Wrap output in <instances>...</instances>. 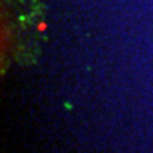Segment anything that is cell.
<instances>
[{
  "label": "cell",
  "instance_id": "1",
  "mask_svg": "<svg viewBox=\"0 0 153 153\" xmlns=\"http://www.w3.org/2000/svg\"><path fill=\"white\" fill-rule=\"evenodd\" d=\"M37 29H38V31H45V29H47V24L45 23H40L37 26Z\"/></svg>",
  "mask_w": 153,
  "mask_h": 153
}]
</instances>
